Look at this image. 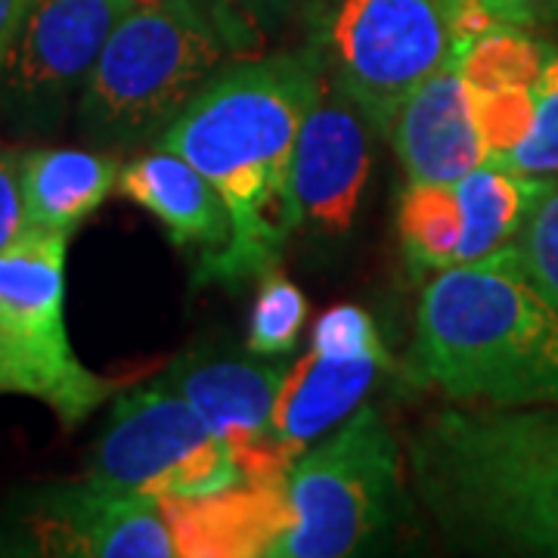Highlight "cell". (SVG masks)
<instances>
[{
    "label": "cell",
    "instance_id": "obj_1",
    "mask_svg": "<svg viewBox=\"0 0 558 558\" xmlns=\"http://www.w3.org/2000/svg\"><path fill=\"white\" fill-rule=\"evenodd\" d=\"M319 87V57L236 62L211 75L199 94L159 134L199 168L230 215V242L218 258L196 267V282H242L277 267L295 233L289 174L301 121Z\"/></svg>",
    "mask_w": 558,
    "mask_h": 558
},
{
    "label": "cell",
    "instance_id": "obj_2",
    "mask_svg": "<svg viewBox=\"0 0 558 558\" xmlns=\"http://www.w3.org/2000/svg\"><path fill=\"white\" fill-rule=\"evenodd\" d=\"M410 475L462 546L558 556V403L440 410L413 435Z\"/></svg>",
    "mask_w": 558,
    "mask_h": 558
},
{
    "label": "cell",
    "instance_id": "obj_3",
    "mask_svg": "<svg viewBox=\"0 0 558 558\" xmlns=\"http://www.w3.org/2000/svg\"><path fill=\"white\" fill-rule=\"evenodd\" d=\"M413 373L457 403H558V311L512 245L438 270L422 289Z\"/></svg>",
    "mask_w": 558,
    "mask_h": 558
},
{
    "label": "cell",
    "instance_id": "obj_4",
    "mask_svg": "<svg viewBox=\"0 0 558 558\" xmlns=\"http://www.w3.org/2000/svg\"><path fill=\"white\" fill-rule=\"evenodd\" d=\"M220 57L218 32L193 0L137 3L81 87V131L109 146L161 134L211 78Z\"/></svg>",
    "mask_w": 558,
    "mask_h": 558
},
{
    "label": "cell",
    "instance_id": "obj_5",
    "mask_svg": "<svg viewBox=\"0 0 558 558\" xmlns=\"http://www.w3.org/2000/svg\"><path fill=\"white\" fill-rule=\"evenodd\" d=\"M490 22L478 0H319V62L357 102L366 121L388 128L418 84L457 65Z\"/></svg>",
    "mask_w": 558,
    "mask_h": 558
},
{
    "label": "cell",
    "instance_id": "obj_6",
    "mask_svg": "<svg viewBox=\"0 0 558 558\" xmlns=\"http://www.w3.org/2000/svg\"><path fill=\"white\" fill-rule=\"evenodd\" d=\"M69 236L28 227L0 252V395L40 400L62 428H78L121 381L87 369L65 332Z\"/></svg>",
    "mask_w": 558,
    "mask_h": 558
},
{
    "label": "cell",
    "instance_id": "obj_7",
    "mask_svg": "<svg viewBox=\"0 0 558 558\" xmlns=\"http://www.w3.org/2000/svg\"><path fill=\"white\" fill-rule=\"evenodd\" d=\"M398 497V440L376 407L360 403L332 438L292 462L286 524L267 556H351L391 524Z\"/></svg>",
    "mask_w": 558,
    "mask_h": 558
},
{
    "label": "cell",
    "instance_id": "obj_8",
    "mask_svg": "<svg viewBox=\"0 0 558 558\" xmlns=\"http://www.w3.org/2000/svg\"><path fill=\"white\" fill-rule=\"evenodd\" d=\"M87 478L156 499H202L242 484L230 444L165 376L121 391Z\"/></svg>",
    "mask_w": 558,
    "mask_h": 558
},
{
    "label": "cell",
    "instance_id": "obj_9",
    "mask_svg": "<svg viewBox=\"0 0 558 558\" xmlns=\"http://www.w3.org/2000/svg\"><path fill=\"white\" fill-rule=\"evenodd\" d=\"M369 128L357 102L319 62L317 97L301 121L289 174L295 233L341 236L354 227L373 168Z\"/></svg>",
    "mask_w": 558,
    "mask_h": 558
},
{
    "label": "cell",
    "instance_id": "obj_10",
    "mask_svg": "<svg viewBox=\"0 0 558 558\" xmlns=\"http://www.w3.org/2000/svg\"><path fill=\"white\" fill-rule=\"evenodd\" d=\"M165 379L230 444L240 462L242 484L286 487L289 469L299 457L286 453L270 432L286 379L282 363L193 351L174 360Z\"/></svg>",
    "mask_w": 558,
    "mask_h": 558
},
{
    "label": "cell",
    "instance_id": "obj_11",
    "mask_svg": "<svg viewBox=\"0 0 558 558\" xmlns=\"http://www.w3.org/2000/svg\"><path fill=\"white\" fill-rule=\"evenodd\" d=\"M137 0H32L20 38L0 75L7 102L25 116H47L84 87L102 47Z\"/></svg>",
    "mask_w": 558,
    "mask_h": 558
},
{
    "label": "cell",
    "instance_id": "obj_12",
    "mask_svg": "<svg viewBox=\"0 0 558 558\" xmlns=\"http://www.w3.org/2000/svg\"><path fill=\"white\" fill-rule=\"evenodd\" d=\"M35 531L44 553L90 558L180 556L161 499L94 478L38 494Z\"/></svg>",
    "mask_w": 558,
    "mask_h": 558
},
{
    "label": "cell",
    "instance_id": "obj_13",
    "mask_svg": "<svg viewBox=\"0 0 558 558\" xmlns=\"http://www.w3.org/2000/svg\"><path fill=\"white\" fill-rule=\"evenodd\" d=\"M388 140L410 183H453L487 161L475 100L457 65L435 72L400 102Z\"/></svg>",
    "mask_w": 558,
    "mask_h": 558
},
{
    "label": "cell",
    "instance_id": "obj_14",
    "mask_svg": "<svg viewBox=\"0 0 558 558\" xmlns=\"http://www.w3.org/2000/svg\"><path fill=\"white\" fill-rule=\"evenodd\" d=\"M119 193L156 215L174 245H196L199 267L218 258L230 242V215L220 193L199 168L171 149L121 165Z\"/></svg>",
    "mask_w": 558,
    "mask_h": 558
},
{
    "label": "cell",
    "instance_id": "obj_15",
    "mask_svg": "<svg viewBox=\"0 0 558 558\" xmlns=\"http://www.w3.org/2000/svg\"><path fill=\"white\" fill-rule=\"evenodd\" d=\"M381 366H388V354L329 357L311 348V354L286 369L270 425L274 440L286 453L301 457L311 440L323 438L357 410Z\"/></svg>",
    "mask_w": 558,
    "mask_h": 558
},
{
    "label": "cell",
    "instance_id": "obj_16",
    "mask_svg": "<svg viewBox=\"0 0 558 558\" xmlns=\"http://www.w3.org/2000/svg\"><path fill=\"white\" fill-rule=\"evenodd\" d=\"M121 161L90 149H35L22 156L28 227L72 233L119 190Z\"/></svg>",
    "mask_w": 558,
    "mask_h": 558
},
{
    "label": "cell",
    "instance_id": "obj_17",
    "mask_svg": "<svg viewBox=\"0 0 558 558\" xmlns=\"http://www.w3.org/2000/svg\"><path fill=\"white\" fill-rule=\"evenodd\" d=\"M553 183L556 178L519 174L497 161H484L475 171L453 180L462 215L457 264H472L512 245L527 215L553 190Z\"/></svg>",
    "mask_w": 558,
    "mask_h": 558
},
{
    "label": "cell",
    "instance_id": "obj_18",
    "mask_svg": "<svg viewBox=\"0 0 558 558\" xmlns=\"http://www.w3.org/2000/svg\"><path fill=\"white\" fill-rule=\"evenodd\" d=\"M398 233L413 270L457 267L462 215L453 183H410L400 196Z\"/></svg>",
    "mask_w": 558,
    "mask_h": 558
},
{
    "label": "cell",
    "instance_id": "obj_19",
    "mask_svg": "<svg viewBox=\"0 0 558 558\" xmlns=\"http://www.w3.org/2000/svg\"><path fill=\"white\" fill-rule=\"evenodd\" d=\"M546 53H549V44L534 38L531 28L490 22L462 50L457 69L472 94L512 90V87L534 90Z\"/></svg>",
    "mask_w": 558,
    "mask_h": 558
},
{
    "label": "cell",
    "instance_id": "obj_20",
    "mask_svg": "<svg viewBox=\"0 0 558 558\" xmlns=\"http://www.w3.org/2000/svg\"><path fill=\"white\" fill-rule=\"evenodd\" d=\"M307 319V299L279 267L260 277L248 317V351L255 357H282L295 348Z\"/></svg>",
    "mask_w": 558,
    "mask_h": 558
},
{
    "label": "cell",
    "instance_id": "obj_21",
    "mask_svg": "<svg viewBox=\"0 0 558 558\" xmlns=\"http://www.w3.org/2000/svg\"><path fill=\"white\" fill-rule=\"evenodd\" d=\"M534 97H537V116L531 134L497 165L512 168L519 174L558 180V47L553 44L534 84Z\"/></svg>",
    "mask_w": 558,
    "mask_h": 558
},
{
    "label": "cell",
    "instance_id": "obj_22",
    "mask_svg": "<svg viewBox=\"0 0 558 558\" xmlns=\"http://www.w3.org/2000/svg\"><path fill=\"white\" fill-rule=\"evenodd\" d=\"M512 252L521 270L558 311V180L527 215L521 233L512 242Z\"/></svg>",
    "mask_w": 558,
    "mask_h": 558
},
{
    "label": "cell",
    "instance_id": "obj_23",
    "mask_svg": "<svg viewBox=\"0 0 558 558\" xmlns=\"http://www.w3.org/2000/svg\"><path fill=\"white\" fill-rule=\"evenodd\" d=\"M481 137L487 143V161H502L531 134L537 116V97L531 87L472 94Z\"/></svg>",
    "mask_w": 558,
    "mask_h": 558
},
{
    "label": "cell",
    "instance_id": "obj_24",
    "mask_svg": "<svg viewBox=\"0 0 558 558\" xmlns=\"http://www.w3.org/2000/svg\"><path fill=\"white\" fill-rule=\"evenodd\" d=\"M311 348L329 357H363V354H385L379 329L373 317L357 304L329 307L314 323Z\"/></svg>",
    "mask_w": 558,
    "mask_h": 558
},
{
    "label": "cell",
    "instance_id": "obj_25",
    "mask_svg": "<svg viewBox=\"0 0 558 558\" xmlns=\"http://www.w3.org/2000/svg\"><path fill=\"white\" fill-rule=\"evenodd\" d=\"M28 230L22 196V156L0 149V252L10 248Z\"/></svg>",
    "mask_w": 558,
    "mask_h": 558
},
{
    "label": "cell",
    "instance_id": "obj_26",
    "mask_svg": "<svg viewBox=\"0 0 558 558\" xmlns=\"http://www.w3.org/2000/svg\"><path fill=\"white\" fill-rule=\"evenodd\" d=\"M478 3L490 20L519 28H539L558 20V0H478Z\"/></svg>",
    "mask_w": 558,
    "mask_h": 558
},
{
    "label": "cell",
    "instance_id": "obj_27",
    "mask_svg": "<svg viewBox=\"0 0 558 558\" xmlns=\"http://www.w3.org/2000/svg\"><path fill=\"white\" fill-rule=\"evenodd\" d=\"M28 7H32V0H0V75H3V65L10 60L13 44L20 38Z\"/></svg>",
    "mask_w": 558,
    "mask_h": 558
},
{
    "label": "cell",
    "instance_id": "obj_28",
    "mask_svg": "<svg viewBox=\"0 0 558 558\" xmlns=\"http://www.w3.org/2000/svg\"><path fill=\"white\" fill-rule=\"evenodd\" d=\"M233 3H248V7H277V3H282V0H233Z\"/></svg>",
    "mask_w": 558,
    "mask_h": 558
},
{
    "label": "cell",
    "instance_id": "obj_29",
    "mask_svg": "<svg viewBox=\"0 0 558 558\" xmlns=\"http://www.w3.org/2000/svg\"><path fill=\"white\" fill-rule=\"evenodd\" d=\"M137 3H149V0H137Z\"/></svg>",
    "mask_w": 558,
    "mask_h": 558
},
{
    "label": "cell",
    "instance_id": "obj_30",
    "mask_svg": "<svg viewBox=\"0 0 558 558\" xmlns=\"http://www.w3.org/2000/svg\"><path fill=\"white\" fill-rule=\"evenodd\" d=\"M556 22H558V20H556Z\"/></svg>",
    "mask_w": 558,
    "mask_h": 558
}]
</instances>
